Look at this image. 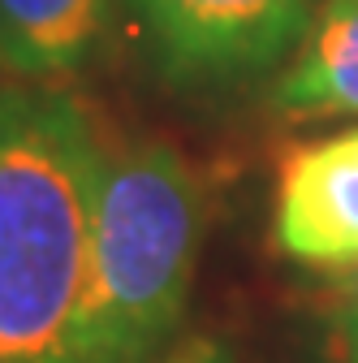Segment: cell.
Instances as JSON below:
<instances>
[{"label":"cell","mask_w":358,"mask_h":363,"mask_svg":"<svg viewBox=\"0 0 358 363\" xmlns=\"http://www.w3.org/2000/svg\"><path fill=\"white\" fill-rule=\"evenodd\" d=\"M151 363H233L229 346L220 337H207V333H195V337H177L168 350H160Z\"/></svg>","instance_id":"cell-7"},{"label":"cell","mask_w":358,"mask_h":363,"mask_svg":"<svg viewBox=\"0 0 358 363\" xmlns=\"http://www.w3.org/2000/svg\"><path fill=\"white\" fill-rule=\"evenodd\" d=\"M104 152L74 96L0 91V363H82Z\"/></svg>","instance_id":"cell-1"},{"label":"cell","mask_w":358,"mask_h":363,"mask_svg":"<svg viewBox=\"0 0 358 363\" xmlns=\"http://www.w3.org/2000/svg\"><path fill=\"white\" fill-rule=\"evenodd\" d=\"M289 117H358V0H320L298 39V57L277 82Z\"/></svg>","instance_id":"cell-6"},{"label":"cell","mask_w":358,"mask_h":363,"mask_svg":"<svg viewBox=\"0 0 358 363\" xmlns=\"http://www.w3.org/2000/svg\"><path fill=\"white\" fill-rule=\"evenodd\" d=\"M112 0H0V74L52 86L96 61Z\"/></svg>","instance_id":"cell-5"},{"label":"cell","mask_w":358,"mask_h":363,"mask_svg":"<svg viewBox=\"0 0 358 363\" xmlns=\"http://www.w3.org/2000/svg\"><path fill=\"white\" fill-rule=\"evenodd\" d=\"M341 337V363H358V333H337Z\"/></svg>","instance_id":"cell-9"},{"label":"cell","mask_w":358,"mask_h":363,"mask_svg":"<svg viewBox=\"0 0 358 363\" xmlns=\"http://www.w3.org/2000/svg\"><path fill=\"white\" fill-rule=\"evenodd\" d=\"M277 247L306 268L358 259V125L298 143L277 169Z\"/></svg>","instance_id":"cell-4"},{"label":"cell","mask_w":358,"mask_h":363,"mask_svg":"<svg viewBox=\"0 0 358 363\" xmlns=\"http://www.w3.org/2000/svg\"><path fill=\"white\" fill-rule=\"evenodd\" d=\"M203 247V186L164 139L104 152L82 363H151L177 342Z\"/></svg>","instance_id":"cell-2"},{"label":"cell","mask_w":358,"mask_h":363,"mask_svg":"<svg viewBox=\"0 0 358 363\" xmlns=\"http://www.w3.org/2000/svg\"><path fill=\"white\" fill-rule=\"evenodd\" d=\"M333 315L337 333H358V259L345 268H333Z\"/></svg>","instance_id":"cell-8"},{"label":"cell","mask_w":358,"mask_h":363,"mask_svg":"<svg viewBox=\"0 0 358 363\" xmlns=\"http://www.w3.org/2000/svg\"><path fill=\"white\" fill-rule=\"evenodd\" d=\"M156 69L177 86H229L272 69L320 0H129Z\"/></svg>","instance_id":"cell-3"}]
</instances>
